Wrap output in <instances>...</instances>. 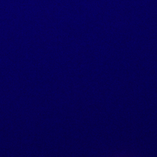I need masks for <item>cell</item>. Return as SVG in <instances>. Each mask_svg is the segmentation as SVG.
I'll return each mask as SVG.
<instances>
[]
</instances>
